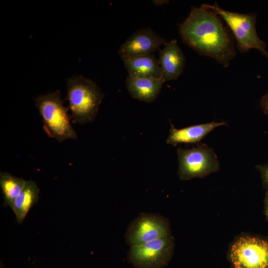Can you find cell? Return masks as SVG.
<instances>
[{"label": "cell", "mask_w": 268, "mask_h": 268, "mask_svg": "<svg viewBox=\"0 0 268 268\" xmlns=\"http://www.w3.org/2000/svg\"><path fill=\"white\" fill-rule=\"evenodd\" d=\"M215 12L193 6L188 17L179 26L182 41L201 56L215 60L226 67L236 52L234 37Z\"/></svg>", "instance_id": "1"}, {"label": "cell", "mask_w": 268, "mask_h": 268, "mask_svg": "<svg viewBox=\"0 0 268 268\" xmlns=\"http://www.w3.org/2000/svg\"><path fill=\"white\" fill-rule=\"evenodd\" d=\"M66 100L73 124L83 125L94 121L104 94L97 84L82 75L67 79Z\"/></svg>", "instance_id": "2"}, {"label": "cell", "mask_w": 268, "mask_h": 268, "mask_svg": "<svg viewBox=\"0 0 268 268\" xmlns=\"http://www.w3.org/2000/svg\"><path fill=\"white\" fill-rule=\"evenodd\" d=\"M34 100L44 124V130L49 137L59 142L77 138V134L71 125V117L68 114L69 108L64 106L59 90L40 95Z\"/></svg>", "instance_id": "3"}, {"label": "cell", "mask_w": 268, "mask_h": 268, "mask_svg": "<svg viewBox=\"0 0 268 268\" xmlns=\"http://www.w3.org/2000/svg\"><path fill=\"white\" fill-rule=\"evenodd\" d=\"M201 6L214 11L225 22L236 41V48L241 53L256 49L268 59L267 45L260 38L256 31V13L229 11L220 7L216 2L213 4L204 3Z\"/></svg>", "instance_id": "4"}, {"label": "cell", "mask_w": 268, "mask_h": 268, "mask_svg": "<svg viewBox=\"0 0 268 268\" xmlns=\"http://www.w3.org/2000/svg\"><path fill=\"white\" fill-rule=\"evenodd\" d=\"M228 254L233 268H268V239L241 234L230 244Z\"/></svg>", "instance_id": "5"}, {"label": "cell", "mask_w": 268, "mask_h": 268, "mask_svg": "<svg viewBox=\"0 0 268 268\" xmlns=\"http://www.w3.org/2000/svg\"><path fill=\"white\" fill-rule=\"evenodd\" d=\"M178 175L182 180L203 178L219 170V163L213 148L200 143L191 149L178 148Z\"/></svg>", "instance_id": "6"}, {"label": "cell", "mask_w": 268, "mask_h": 268, "mask_svg": "<svg viewBox=\"0 0 268 268\" xmlns=\"http://www.w3.org/2000/svg\"><path fill=\"white\" fill-rule=\"evenodd\" d=\"M174 248V238L168 235L130 247L128 260L135 268H163L172 259Z\"/></svg>", "instance_id": "7"}, {"label": "cell", "mask_w": 268, "mask_h": 268, "mask_svg": "<svg viewBox=\"0 0 268 268\" xmlns=\"http://www.w3.org/2000/svg\"><path fill=\"white\" fill-rule=\"evenodd\" d=\"M171 233L168 219L158 214L142 213L129 224L125 242L130 247L138 246Z\"/></svg>", "instance_id": "8"}, {"label": "cell", "mask_w": 268, "mask_h": 268, "mask_svg": "<svg viewBox=\"0 0 268 268\" xmlns=\"http://www.w3.org/2000/svg\"><path fill=\"white\" fill-rule=\"evenodd\" d=\"M166 43L165 39L148 27L132 34L121 45L118 52L121 58L149 55Z\"/></svg>", "instance_id": "9"}, {"label": "cell", "mask_w": 268, "mask_h": 268, "mask_svg": "<svg viewBox=\"0 0 268 268\" xmlns=\"http://www.w3.org/2000/svg\"><path fill=\"white\" fill-rule=\"evenodd\" d=\"M159 62L165 82L177 79L183 73L186 64L184 53L175 39H172L159 51Z\"/></svg>", "instance_id": "10"}, {"label": "cell", "mask_w": 268, "mask_h": 268, "mask_svg": "<svg viewBox=\"0 0 268 268\" xmlns=\"http://www.w3.org/2000/svg\"><path fill=\"white\" fill-rule=\"evenodd\" d=\"M226 125L227 124L224 122L213 121L178 129L171 123L169 134L166 142L174 146L180 143H197L216 128Z\"/></svg>", "instance_id": "11"}, {"label": "cell", "mask_w": 268, "mask_h": 268, "mask_svg": "<svg viewBox=\"0 0 268 268\" xmlns=\"http://www.w3.org/2000/svg\"><path fill=\"white\" fill-rule=\"evenodd\" d=\"M165 82L162 77H133L128 76L126 88L131 96L145 103L153 102L158 96Z\"/></svg>", "instance_id": "12"}, {"label": "cell", "mask_w": 268, "mask_h": 268, "mask_svg": "<svg viewBox=\"0 0 268 268\" xmlns=\"http://www.w3.org/2000/svg\"><path fill=\"white\" fill-rule=\"evenodd\" d=\"M122 60L129 76L156 78L162 77L159 60L153 54L122 58Z\"/></svg>", "instance_id": "13"}, {"label": "cell", "mask_w": 268, "mask_h": 268, "mask_svg": "<svg viewBox=\"0 0 268 268\" xmlns=\"http://www.w3.org/2000/svg\"><path fill=\"white\" fill-rule=\"evenodd\" d=\"M39 189L33 181H26L25 186L10 205L19 223H22L31 207L38 200Z\"/></svg>", "instance_id": "14"}, {"label": "cell", "mask_w": 268, "mask_h": 268, "mask_svg": "<svg viewBox=\"0 0 268 268\" xmlns=\"http://www.w3.org/2000/svg\"><path fill=\"white\" fill-rule=\"evenodd\" d=\"M26 181L6 172L0 173V186L4 195L5 205H9L20 193Z\"/></svg>", "instance_id": "15"}, {"label": "cell", "mask_w": 268, "mask_h": 268, "mask_svg": "<svg viewBox=\"0 0 268 268\" xmlns=\"http://www.w3.org/2000/svg\"><path fill=\"white\" fill-rule=\"evenodd\" d=\"M256 168L261 174L263 188L268 191V163L257 165Z\"/></svg>", "instance_id": "16"}, {"label": "cell", "mask_w": 268, "mask_h": 268, "mask_svg": "<svg viewBox=\"0 0 268 268\" xmlns=\"http://www.w3.org/2000/svg\"><path fill=\"white\" fill-rule=\"evenodd\" d=\"M260 103L264 113L268 115V91L262 97Z\"/></svg>", "instance_id": "17"}, {"label": "cell", "mask_w": 268, "mask_h": 268, "mask_svg": "<svg viewBox=\"0 0 268 268\" xmlns=\"http://www.w3.org/2000/svg\"><path fill=\"white\" fill-rule=\"evenodd\" d=\"M264 214L266 220L268 221V191H266L264 199Z\"/></svg>", "instance_id": "18"}, {"label": "cell", "mask_w": 268, "mask_h": 268, "mask_svg": "<svg viewBox=\"0 0 268 268\" xmlns=\"http://www.w3.org/2000/svg\"><path fill=\"white\" fill-rule=\"evenodd\" d=\"M169 0H153L152 2L156 5H161L164 3H169Z\"/></svg>", "instance_id": "19"}]
</instances>
